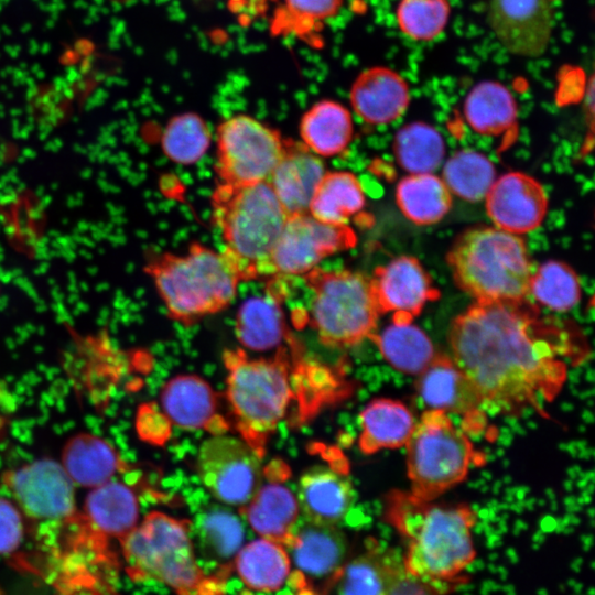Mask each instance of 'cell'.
I'll use <instances>...</instances> for the list:
<instances>
[{
	"instance_id": "1",
	"label": "cell",
	"mask_w": 595,
	"mask_h": 595,
	"mask_svg": "<svg viewBox=\"0 0 595 595\" xmlns=\"http://www.w3.org/2000/svg\"><path fill=\"white\" fill-rule=\"evenodd\" d=\"M452 359L483 407L516 415H544L567 378L575 353L569 333L527 301H476L448 329Z\"/></svg>"
},
{
	"instance_id": "2",
	"label": "cell",
	"mask_w": 595,
	"mask_h": 595,
	"mask_svg": "<svg viewBox=\"0 0 595 595\" xmlns=\"http://www.w3.org/2000/svg\"><path fill=\"white\" fill-rule=\"evenodd\" d=\"M385 519L403 539L404 571L447 595L463 583L477 552L476 511L468 505H439L394 490L387 496Z\"/></svg>"
},
{
	"instance_id": "3",
	"label": "cell",
	"mask_w": 595,
	"mask_h": 595,
	"mask_svg": "<svg viewBox=\"0 0 595 595\" xmlns=\"http://www.w3.org/2000/svg\"><path fill=\"white\" fill-rule=\"evenodd\" d=\"M212 216L224 242L221 253L241 281L272 274L271 253L289 215L268 181L240 186L218 183Z\"/></svg>"
},
{
	"instance_id": "4",
	"label": "cell",
	"mask_w": 595,
	"mask_h": 595,
	"mask_svg": "<svg viewBox=\"0 0 595 595\" xmlns=\"http://www.w3.org/2000/svg\"><path fill=\"white\" fill-rule=\"evenodd\" d=\"M190 531L185 520L160 511L148 513L119 541L128 576L161 582L176 595H225V577L202 569Z\"/></svg>"
},
{
	"instance_id": "5",
	"label": "cell",
	"mask_w": 595,
	"mask_h": 595,
	"mask_svg": "<svg viewBox=\"0 0 595 595\" xmlns=\"http://www.w3.org/2000/svg\"><path fill=\"white\" fill-rule=\"evenodd\" d=\"M455 284L476 301H521L532 274L524 241L495 226L468 229L446 257Z\"/></svg>"
},
{
	"instance_id": "6",
	"label": "cell",
	"mask_w": 595,
	"mask_h": 595,
	"mask_svg": "<svg viewBox=\"0 0 595 595\" xmlns=\"http://www.w3.org/2000/svg\"><path fill=\"white\" fill-rule=\"evenodd\" d=\"M169 315L192 324L227 307L239 274L221 252L193 242L184 255L160 253L145 266Z\"/></svg>"
},
{
	"instance_id": "7",
	"label": "cell",
	"mask_w": 595,
	"mask_h": 595,
	"mask_svg": "<svg viewBox=\"0 0 595 595\" xmlns=\"http://www.w3.org/2000/svg\"><path fill=\"white\" fill-rule=\"evenodd\" d=\"M226 396L234 425L262 458L267 443L293 399L286 350L273 358H249L241 349L226 350Z\"/></svg>"
},
{
	"instance_id": "8",
	"label": "cell",
	"mask_w": 595,
	"mask_h": 595,
	"mask_svg": "<svg viewBox=\"0 0 595 595\" xmlns=\"http://www.w3.org/2000/svg\"><path fill=\"white\" fill-rule=\"evenodd\" d=\"M302 277L312 293L309 320L324 345L349 348L375 334L381 313L370 278L317 267Z\"/></svg>"
},
{
	"instance_id": "9",
	"label": "cell",
	"mask_w": 595,
	"mask_h": 595,
	"mask_svg": "<svg viewBox=\"0 0 595 595\" xmlns=\"http://www.w3.org/2000/svg\"><path fill=\"white\" fill-rule=\"evenodd\" d=\"M404 446L409 491L426 501L463 482L475 459L468 436L442 410H425Z\"/></svg>"
},
{
	"instance_id": "10",
	"label": "cell",
	"mask_w": 595,
	"mask_h": 595,
	"mask_svg": "<svg viewBox=\"0 0 595 595\" xmlns=\"http://www.w3.org/2000/svg\"><path fill=\"white\" fill-rule=\"evenodd\" d=\"M1 484L24 518L35 526L37 539L77 515L75 485L60 462L40 458L6 470Z\"/></svg>"
},
{
	"instance_id": "11",
	"label": "cell",
	"mask_w": 595,
	"mask_h": 595,
	"mask_svg": "<svg viewBox=\"0 0 595 595\" xmlns=\"http://www.w3.org/2000/svg\"><path fill=\"white\" fill-rule=\"evenodd\" d=\"M284 139L279 131L237 115L217 128L216 173L220 184L240 186L268 181L279 163Z\"/></svg>"
},
{
	"instance_id": "12",
	"label": "cell",
	"mask_w": 595,
	"mask_h": 595,
	"mask_svg": "<svg viewBox=\"0 0 595 595\" xmlns=\"http://www.w3.org/2000/svg\"><path fill=\"white\" fill-rule=\"evenodd\" d=\"M260 459L242 439L215 434L199 447L198 475L217 500L242 508L261 485Z\"/></svg>"
},
{
	"instance_id": "13",
	"label": "cell",
	"mask_w": 595,
	"mask_h": 595,
	"mask_svg": "<svg viewBox=\"0 0 595 595\" xmlns=\"http://www.w3.org/2000/svg\"><path fill=\"white\" fill-rule=\"evenodd\" d=\"M348 225H334L310 213L291 215L274 245L270 266L275 275H304L328 256L356 246Z\"/></svg>"
},
{
	"instance_id": "14",
	"label": "cell",
	"mask_w": 595,
	"mask_h": 595,
	"mask_svg": "<svg viewBox=\"0 0 595 595\" xmlns=\"http://www.w3.org/2000/svg\"><path fill=\"white\" fill-rule=\"evenodd\" d=\"M487 21L509 53L538 57L550 44L554 9L551 0H490Z\"/></svg>"
},
{
	"instance_id": "15",
	"label": "cell",
	"mask_w": 595,
	"mask_h": 595,
	"mask_svg": "<svg viewBox=\"0 0 595 595\" xmlns=\"http://www.w3.org/2000/svg\"><path fill=\"white\" fill-rule=\"evenodd\" d=\"M370 283L380 313H392L394 323L412 322L428 302L440 295L421 262L410 256L377 268Z\"/></svg>"
},
{
	"instance_id": "16",
	"label": "cell",
	"mask_w": 595,
	"mask_h": 595,
	"mask_svg": "<svg viewBox=\"0 0 595 595\" xmlns=\"http://www.w3.org/2000/svg\"><path fill=\"white\" fill-rule=\"evenodd\" d=\"M486 212L495 227L515 235L537 229L548 210L543 186L521 172L496 178L486 197Z\"/></svg>"
},
{
	"instance_id": "17",
	"label": "cell",
	"mask_w": 595,
	"mask_h": 595,
	"mask_svg": "<svg viewBox=\"0 0 595 595\" xmlns=\"http://www.w3.org/2000/svg\"><path fill=\"white\" fill-rule=\"evenodd\" d=\"M288 548L300 577L325 582L326 592L348 556L346 536L337 526L307 520L298 524Z\"/></svg>"
},
{
	"instance_id": "18",
	"label": "cell",
	"mask_w": 595,
	"mask_h": 595,
	"mask_svg": "<svg viewBox=\"0 0 595 595\" xmlns=\"http://www.w3.org/2000/svg\"><path fill=\"white\" fill-rule=\"evenodd\" d=\"M161 403L167 419L182 429H201L215 434H224L229 429L219 412L215 391L197 376L182 375L167 381L161 392Z\"/></svg>"
},
{
	"instance_id": "19",
	"label": "cell",
	"mask_w": 595,
	"mask_h": 595,
	"mask_svg": "<svg viewBox=\"0 0 595 595\" xmlns=\"http://www.w3.org/2000/svg\"><path fill=\"white\" fill-rule=\"evenodd\" d=\"M349 99L353 110L363 121L383 126L396 121L407 110L409 85L394 69L374 66L356 77Z\"/></svg>"
},
{
	"instance_id": "20",
	"label": "cell",
	"mask_w": 595,
	"mask_h": 595,
	"mask_svg": "<svg viewBox=\"0 0 595 595\" xmlns=\"http://www.w3.org/2000/svg\"><path fill=\"white\" fill-rule=\"evenodd\" d=\"M323 161L302 142L285 140L282 156L268 178L289 216L309 213L317 184L325 173Z\"/></svg>"
},
{
	"instance_id": "21",
	"label": "cell",
	"mask_w": 595,
	"mask_h": 595,
	"mask_svg": "<svg viewBox=\"0 0 595 595\" xmlns=\"http://www.w3.org/2000/svg\"><path fill=\"white\" fill-rule=\"evenodd\" d=\"M416 389L428 409L453 412L475 420L484 408L469 379L447 355H435L419 374Z\"/></svg>"
},
{
	"instance_id": "22",
	"label": "cell",
	"mask_w": 595,
	"mask_h": 595,
	"mask_svg": "<svg viewBox=\"0 0 595 595\" xmlns=\"http://www.w3.org/2000/svg\"><path fill=\"white\" fill-rule=\"evenodd\" d=\"M403 573L401 553L370 540L359 554L347 559L328 591L335 595H385Z\"/></svg>"
},
{
	"instance_id": "23",
	"label": "cell",
	"mask_w": 595,
	"mask_h": 595,
	"mask_svg": "<svg viewBox=\"0 0 595 595\" xmlns=\"http://www.w3.org/2000/svg\"><path fill=\"white\" fill-rule=\"evenodd\" d=\"M296 497L305 520L337 526L350 510L355 494L346 473L317 466L302 475Z\"/></svg>"
},
{
	"instance_id": "24",
	"label": "cell",
	"mask_w": 595,
	"mask_h": 595,
	"mask_svg": "<svg viewBox=\"0 0 595 595\" xmlns=\"http://www.w3.org/2000/svg\"><path fill=\"white\" fill-rule=\"evenodd\" d=\"M61 465L75 486L94 488L126 468L120 453L106 439L80 432L63 446Z\"/></svg>"
},
{
	"instance_id": "25",
	"label": "cell",
	"mask_w": 595,
	"mask_h": 595,
	"mask_svg": "<svg viewBox=\"0 0 595 595\" xmlns=\"http://www.w3.org/2000/svg\"><path fill=\"white\" fill-rule=\"evenodd\" d=\"M244 515L261 538L288 547L300 519V504L293 491L279 479L260 485L242 507Z\"/></svg>"
},
{
	"instance_id": "26",
	"label": "cell",
	"mask_w": 595,
	"mask_h": 595,
	"mask_svg": "<svg viewBox=\"0 0 595 595\" xmlns=\"http://www.w3.org/2000/svg\"><path fill=\"white\" fill-rule=\"evenodd\" d=\"M82 513L97 532L120 541L139 523V500L130 486L112 478L89 489Z\"/></svg>"
},
{
	"instance_id": "27",
	"label": "cell",
	"mask_w": 595,
	"mask_h": 595,
	"mask_svg": "<svg viewBox=\"0 0 595 595\" xmlns=\"http://www.w3.org/2000/svg\"><path fill=\"white\" fill-rule=\"evenodd\" d=\"M359 420L358 446L365 454L404 446L415 424L411 411L402 402L388 398L369 402Z\"/></svg>"
},
{
	"instance_id": "28",
	"label": "cell",
	"mask_w": 595,
	"mask_h": 595,
	"mask_svg": "<svg viewBox=\"0 0 595 595\" xmlns=\"http://www.w3.org/2000/svg\"><path fill=\"white\" fill-rule=\"evenodd\" d=\"M262 296L246 300L237 313L235 332L242 346L263 351L277 347L286 337L281 309L283 290L270 288Z\"/></svg>"
},
{
	"instance_id": "29",
	"label": "cell",
	"mask_w": 595,
	"mask_h": 595,
	"mask_svg": "<svg viewBox=\"0 0 595 595\" xmlns=\"http://www.w3.org/2000/svg\"><path fill=\"white\" fill-rule=\"evenodd\" d=\"M353 131L348 109L328 99L313 105L300 121L302 143L318 156H333L346 150Z\"/></svg>"
},
{
	"instance_id": "30",
	"label": "cell",
	"mask_w": 595,
	"mask_h": 595,
	"mask_svg": "<svg viewBox=\"0 0 595 595\" xmlns=\"http://www.w3.org/2000/svg\"><path fill=\"white\" fill-rule=\"evenodd\" d=\"M234 564L242 583L256 592L280 589L291 571V558L284 545L264 538L240 548Z\"/></svg>"
},
{
	"instance_id": "31",
	"label": "cell",
	"mask_w": 595,
	"mask_h": 595,
	"mask_svg": "<svg viewBox=\"0 0 595 595\" xmlns=\"http://www.w3.org/2000/svg\"><path fill=\"white\" fill-rule=\"evenodd\" d=\"M517 102L501 83L484 80L475 85L464 101L468 126L483 136L496 137L509 131L517 122Z\"/></svg>"
},
{
	"instance_id": "32",
	"label": "cell",
	"mask_w": 595,
	"mask_h": 595,
	"mask_svg": "<svg viewBox=\"0 0 595 595\" xmlns=\"http://www.w3.org/2000/svg\"><path fill=\"white\" fill-rule=\"evenodd\" d=\"M366 204L364 190L350 172H325L312 196L309 213L334 225H348Z\"/></svg>"
},
{
	"instance_id": "33",
	"label": "cell",
	"mask_w": 595,
	"mask_h": 595,
	"mask_svg": "<svg viewBox=\"0 0 595 595\" xmlns=\"http://www.w3.org/2000/svg\"><path fill=\"white\" fill-rule=\"evenodd\" d=\"M401 213L416 225L439 223L452 207V193L444 181L432 174H410L396 190Z\"/></svg>"
},
{
	"instance_id": "34",
	"label": "cell",
	"mask_w": 595,
	"mask_h": 595,
	"mask_svg": "<svg viewBox=\"0 0 595 595\" xmlns=\"http://www.w3.org/2000/svg\"><path fill=\"white\" fill-rule=\"evenodd\" d=\"M370 339L396 370L405 374H421L436 355L428 335L412 322H392Z\"/></svg>"
},
{
	"instance_id": "35",
	"label": "cell",
	"mask_w": 595,
	"mask_h": 595,
	"mask_svg": "<svg viewBox=\"0 0 595 595\" xmlns=\"http://www.w3.org/2000/svg\"><path fill=\"white\" fill-rule=\"evenodd\" d=\"M393 152L399 165L410 174L432 173L444 159L445 143L434 127L412 122L398 130Z\"/></svg>"
},
{
	"instance_id": "36",
	"label": "cell",
	"mask_w": 595,
	"mask_h": 595,
	"mask_svg": "<svg viewBox=\"0 0 595 595\" xmlns=\"http://www.w3.org/2000/svg\"><path fill=\"white\" fill-rule=\"evenodd\" d=\"M442 180L451 193L467 201L485 199L496 180L491 161L474 150H461L445 163Z\"/></svg>"
},
{
	"instance_id": "37",
	"label": "cell",
	"mask_w": 595,
	"mask_h": 595,
	"mask_svg": "<svg viewBox=\"0 0 595 595\" xmlns=\"http://www.w3.org/2000/svg\"><path fill=\"white\" fill-rule=\"evenodd\" d=\"M344 0H282L270 22L273 35L311 36L334 18Z\"/></svg>"
},
{
	"instance_id": "38",
	"label": "cell",
	"mask_w": 595,
	"mask_h": 595,
	"mask_svg": "<svg viewBox=\"0 0 595 595\" xmlns=\"http://www.w3.org/2000/svg\"><path fill=\"white\" fill-rule=\"evenodd\" d=\"M529 294L549 310L566 312L581 299V282L570 266L550 260L532 272Z\"/></svg>"
},
{
	"instance_id": "39",
	"label": "cell",
	"mask_w": 595,
	"mask_h": 595,
	"mask_svg": "<svg viewBox=\"0 0 595 595\" xmlns=\"http://www.w3.org/2000/svg\"><path fill=\"white\" fill-rule=\"evenodd\" d=\"M210 131L206 122L195 113L173 117L163 130L161 144L165 155L180 164H193L206 152Z\"/></svg>"
},
{
	"instance_id": "40",
	"label": "cell",
	"mask_w": 595,
	"mask_h": 595,
	"mask_svg": "<svg viewBox=\"0 0 595 595\" xmlns=\"http://www.w3.org/2000/svg\"><path fill=\"white\" fill-rule=\"evenodd\" d=\"M197 532L203 548L218 560L236 555L244 541V527L239 518L217 505L199 516Z\"/></svg>"
},
{
	"instance_id": "41",
	"label": "cell",
	"mask_w": 595,
	"mask_h": 595,
	"mask_svg": "<svg viewBox=\"0 0 595 595\" xmlns=\"http://www.w3.org/2000/svg\"><path fill=\"white\" fill-rule=\"evenodd\" d=\"M451 14L448 0H400L396 17L400 31L415 41L436 39Z\"/></svg>"
},
{
	"instance_id": "42",
	"label": "cell",
	"mask_w": 595,
	"mask_h": 595,
	"mask_svg": "<svg viewBox=\"0 0 595 595\" xmlns=\"http://www.w3.org/2000/svg\"><path fill=\"white\" fill-rule=\"evenodd\" d=\"M25 518L11 498L0 496V556H10L21 547Z\"/></svg>"
},
{
	"instance_id": "43",
	"label": "cell",
	"mask_w": 595,
	"mask_h": 595,
	"mask_svg": "<svg viewBox=\"0 0 595 595\" xmlns=\"http://www.w3.org/2000/svg\"><path fill=\"white\" fill-rule=\"evenodd\" d=\"M385 595H443L432 588L431 586L422 583L421 581L412 577L405 571L401 574L396 582L390 586Z\"/></svg>"
},
{
	"instance_id": "44",
	"label": "cell",
	"mask_w": 595,
	"mask_h": 595,
	"mask_svg": "<svg viewBox=\"0 0 595 595\" xmlns=\"http://www.w3.org/2000/svg\"><path fill=\"white\" fill-rule=\"evenodd\" d=\"M231 10L245 18L262 14L270 0H228Z\"/></svg>"
},
{
	"instance_id": "45",
	"label": "cell",
	"mask_w": 595,
	"mask_h": 595,
	"mask_svg": "<svg viewBox=\"0 0 595 595\" xmlns=\"http://www.w3.org/2000/svg\"><path fill=\"white\" fill-rule=\"evenodd\" d=\"M9 398H10V394H9L8 388L0 380V407L6 405L8 403Z\"/></svg>"
},
{
	"instance_id": "46",
	"label": "cell",
	"mask_w": 595,
	"mask_h": 595,
	"mask_svg": "<svg viewBox=\"0 0 595 595\" xmlns=\"http://www.w3.org/2000/svg\"><path fill=\"white\" fill-rule=\"evenodd\" d=\"M0 595H3V592H2V589H1V588H0Z\"/></svg>"
}]
</instances>
